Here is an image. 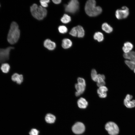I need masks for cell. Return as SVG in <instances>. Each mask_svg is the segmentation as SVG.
I'll list each match as a JSON object with an SVG mask.
<instances>
[{
    "label": "cell",
    "instance_id": "9",
    "mask_svg": "<svg viewBox=\"0 0 135 135\" xmlns=\"http://www.w3.org/2000/svg\"><path fill=\"white\" fill-rule=\"evenodd\" d=\"M44 46L48 50H53L56 46L55 43L49 39L45 40L44 43Z\"/></svg>",
    "mask_w": 135,
    "mask_h": 135
},
{
    "label": "cell",
    "instance_id": "36",
    "mask_svg": "<svg viewBox=\"0 0 135 135\" xmlns=\"http://www.w3.org/2000/svg\"></svg>",
    "mask_w": 135,
    "mask_h": 135
},
{
    "label": "cell",
    "instance_id": "24",
    "mask_svg": "<svg viewBox=\"0 0 135 135\" xmlns=\"http://www.w3.org/2000/svg\"><path fill=\"white\" fill-rule=\"evenodd\" d=\"M97 93L99 96L101 98H104L107 96L106 92L99 88L97 90Z\"/></svg>",
    "mask_w": 135,
    "mask_h": 135
},
{
    "label": "cell",
    "instance_id": "15",
    "mask_svg": "<svg viewBox=\"0 0 135 135\" xmlns=\"http://www.w3.org/2000/svg\"><path fill=\"white\" fill-rule=\"evenodd\" d=\"M72 45V41L68 38H64L62 41V46L64 49L69 48Z\"/></svg>",
    "mask_w": 135,
    "mask_h": 135
},
{
    "label": "cell",
    "instance_id": "1",
    "mask_svg": "<svg viewBox=\"0 0 135 135\" xmlns=\"http://www.w3.org/2000/svg\"><path fill=\"white\" fill-rule=\"evenodd\" d=\"M20 36V31L18 24L13 22L11 24L7 36V40L11 44L16 43Z\"/></svg>",
    "mask_w": 135,
    "mask_h": 135
},
{
    "label": "cell",
    "instance_id": "30",
    "mask_svg": "<svg viewBox=\"0 0 135 135\" xmlns=\"http://www.w3.org/2000/svg\"><path fill=\"white\" fill-rule=\"evenodd\" d=\"M78 83L86 86V84L85 80L82 78H78L77 79Z\"/></svg>",
    "mask_w": 135,
    "mask_h": 135
},
{
    "label": "cell",
    "instance_id": "31",
    "mask_svg": "<svg viewBox=\"0 0 135 135\" xmlns=\"http://www.w3.org/2000/svg\"><path fill=\"white\" fill-rule=\"evenodd\" d=\"M39 131L36 129H32L29 132L30 135H38Z\"/></svg>",
    "mask_w": 135,
    "mask_h": 135
},
{
    "label": "cell",
    "instance_id": "6",
    "mask_svg": "<svg viewBox=\"0 0 135 135\" xmlns=\"http://www.w3.org/2000/svg\"><path fill=\"white\" fill-rule=\"evenodd\" d=\"M105 128L110 135H117L119 132V129L118 126L112 122L107 123L105 125Z\"/></svg>",
    "mask_w": 135,
    "mask_h": 135
},
{
    "label": "cell",
    "instance_id": "13",
    "mask_svg": "<svg viewBox=\"0 0 135 135\" xmlns=\"http://www.w3.org/2000/svg\"><path fill=\"white\" fill-rule=\"evenodd\" d=\"M77 104L78 106L82 108H86L88 105V102L84 98H80L78 101Z\"/></svg>",
    "mask_w": 135,
    "mask_h": 135
},
{
    "label": "cell",
    "instance_id": "3",
    "mask_svg": "<svg viewBox=\"0 0 135 135\" xmlns=\"http://www.w3.org/2000/svg\"><path fill=\"white\" fill-rule=\"evenodd\" d=\"M30 11L32 16L38 20L43 19L47 14V11L45 8L35 4L30 6Z\"/></svg>",
    "mask_w": 135,
    "mask_h": 135
},
{
    "label": "cell",
    "instance_id": "2",
    "mask_svg": "<svg viewBox=\"0 0 135 135\" xmlns=\"http://www.w3.org/2000/svg\"><path fill=\"white\" fill-rule=\"evenodd\" d=\"M96 2L94 0H89L86 2L85 10L86 14L90 16H95L100 14L102 9L99 6H96Z\"/></svg>",
    "mask_w": 135,
    "mask_h": 135
},
{
    "label": "cell",
    "instance_id": "4",
    "mask_svg": "<svg viewBox=\"0 0 135 135\" xmlns=\"http://www.w3.org/2000/svg\"><path fill=\"white\" fill-rule=\"evenodd\" d=\"M129 13L128 8L126 6H123L121 8L116 10L115 15L118 19L122 20L127 18L128 16Z\"/></svg>",
    "mask_w": 135,
    "mask_h": 135
},
{
    "label": "cell",
    "instance_id": "7",
    "mask_svg": "<svg viewBox=\"0 0 135 135\" xmlns=\"http://www.w3.org/2000/svg\"><path fill=\"white\" fill-rule=\"evenodd\" d=\"M14 48L13 47L9 46L5 48H0V63L8 60L10 52Z\"/></svg>",
    "mask_w": 135,
    "mask_h": 135
},
{
    "label": "cell",
    "instance_id": "10",
    "mask_svg": "<svg viewBox=\"0 0 135 135\" xmlns=\"http://www.w3.org/2000/svg\"><path fill=\"white\" fill-rule=\"evenodd\" d=\"M11 79L12 81L16 82L18 84H20L23 82V76L22 74L15 73L12 76Z\"/></svg>",
    "mask_w": 135,
    "mask_h": 135
},
{
    "label": "cell",
    "instance_id": "29",
    "mask_svg": "<svg viewBox=\"0 0 135 135\" xmlns=\"http://www.w3.org/2000/svg\"><path fill=\"white\" fill-rule=\"evenodd\" d=\"M105 79V76L104 75L100 74H98L97 82L104 81Z\"/></svg>",
    "mask_w": 135,
    "mask_h": 135
},
{
    "label": "cell",
    "instance_id": "16",
    "mask_svg": "<svg viewBox=\"0 0 135 135\" xmlns=\"http://www.w3.org/2000/svg\"><path fill=\"white\" fill-rule=\"evenodd\" d=\"M56 119V118L55 116L50 114H47L45 118L46 122L50 124L54 123Z\"/></svg>",
    "mask_w": 135,
    "mask_h": 135
},
{
    "label": "cell",
    "instance_id": "33",
    "mask_svg": "<svg viewBox=\"0 0 135 135\" xmlns=\"http://www.w3.org/2000/svg\"><path fill=\"white\" fill-rule=\"evenodd\" d=\"M132 97L133 96L132 95L128 94L126 95L125 99L128 100H130L132 99Z\"/></svg>",
    "mask_w": 135,
    "mask_h": 135
},
{
    "label": "cell",
    "instance_id": "18",
    "mask_svg": "<svg viewBox=\"0 0 135 135\" xmlns=\"http://www.w3.org/2000/svg\"><path fill=\"white\" fill-rule=\"evenodd\" d=\"M77 34V36L78 38H82L84 35V31L82 26H78L76 27Z\"/></svg>",
    "mask_w": 135,
    "mask_h": 135
},
{
    "label": "cell",
    "instance_id": "21",
    "mask_svg": "<svg viewBox=\"0 0 135 135\" xmlns=\"http://www.w3.org/2000/svg\"><path fill=\"white\" fill-rule=\"evenodd\" d=\"M125 63L127 66L132 70H134L135 68V60H126Z\"/></svg>",
    "mask_w": 135,
    "mask_h": 135
},
{
    "label": "cell",
    "instance_id": "20",
    "mask_svg": "<svg viewBox=\"0 0 135 135\" xmlns=\"http://www.w3.org/2000/svg\"><path fill=\"white\" fill-rule=\"evenodd\" d=\"M94 40L100 42L103 41L104 39V37L102 33L98 32L95 33L94 36Z\"/></svg>",
    "mask_w": 135,
    "mask_h": 135
},
{
    "label": "cell",
    "instance_id": "25",
    "mask_svg": "<svg viewBox=\"0 0 135 135\" xmlns=\"http://www.w3.org/2000/svg\"><path fill=\"white\" fill-rule=\"evenodd\" d=\"M98 74L96 70L94 69H92L91 72V77L92 80L94 82H97Z\"/></svg>",
    "mask_w": 135,
    "mask_h": 135
},
{
    "label": "cell",
    "instance_id": "14",
    "mask_svg": "<svg viewBox=\"0 0 135 135\" xmlns=\"http://www.w3.org/2000/svg\"><path fill=\"white\" fill-rule=\"evenodd\" d=\"M123 56L127 60H135V52L131 51L126 53H124Z\"/></svg>",
    "mask_w": 135,
    "mask_h": 135
},
{
    "label": "cell",
    "instance_id": "28",
    "mask_svg": "<svg viewBox=\"0 0 135 135\" xmlns=\"http://www.w3.org/2000/svg\"><path fill=\"white\" fill-rule=\"evenodd\" d=\"M69 34L73 36H77V32L76 27H73L72 28L69 32Z\"/></svg>",
    "mask_w": 135,
    "mask_h": 135
},
{
    "label": "cell",
    "instance_id": "23",
    "mask_svg": "<svg viewBox=\"0 0 135 135\" xmlns=\"http://www.w3.org/2000/svg\"><path fill=\"white\" fill-rule=\"evenodd\" d=\"M71 17L67 14H64L61 19V21L63 23L67 24L70 21Z\"/></svg>",
    "mask_w": 135,
    "mask_h": 135
},
{
    "label": "cell",
    "instance_id": "11",
    "mask_svg": "<svg viewBox=\"0 0 135 135\" xmlns=\"http://www.w3.org/2000/svg\"><path fill=\"white\" fill-rule=\"evenodd\" d=\"M133 47L134 46L132 43L126 42L124 43L122 49L124 53H126L132 51Z\"/></svg>",
    "mask_w": 135,
    "mask_h": 135
},
{
    "label": "cell",
    "instance_id": "12",
    "mask_svg": "<svg viewBox=\"0 0 135 135\" xmlns=\"http://www.w3.org/2000/svg\"><path fill=\"white\" fill-rule=\"evenodd\" d=\"M75 86L77 91L75 93V95L76 96H80L85 90V86L82 85L78 83L75 84Z\"/></svg>",
    "mask_w": 135,
    "mask_h": 135
},
{
    "label": "cell",
    "instance_id": "22",
    "mask_svg": "<svg viewBox=\"0 0 135 135\" xmlns=\"http://www.w3.org/2000/svg\"><path fill=\"white\" fill-rule=\"evenodd\" d=\"M10 69V66L7 63L2 64L0 67V69L2 72L5 73H8L9 72Z\"/></svg>",
    "mask_w": 135,
    "mask_h": 135
},
{
    "label": "cell",
    "instance_id": "19",
    "mask_svg": "<svg viewBox=\"0 0 135 135\" xmlns=\"http://www.w3.org/2000/svg\"><path fill=\"white\" fill-rule=\"evenodd\" d=\"M124 104L125 106L128 108H133L135 106V100H128L125 99L124 100Z\"/></svg>",
    "mask_w": 135,
    "mask_h": 135
},
{
    "label": "cell",
    "instance_id": "32",
    "mask_svg": "<svg viewBox=\"0 0 135 135\" xmlns=\"http://www.w3.org/2000/svg\"><path fill=\"white\" fill-rule=\"evenodd\" d=\"M105 84V81L97 82V85L98 86L100 87L104 85Z\"/></svg>",
    "mask_w": 135,
    "mask_h": 135
},
{
    "label": "cell",
    "instance_id": "27",
    "mask_svg": "<svg viewBox=\"0 0 135 135\" xmlns=\"http://www.w3.org/2000/svg\"><path fill=\"white\" fill-rule=\"evenodd\" d=\"M49 0H41L40 1V4L44 8L48 6V4L50 2Z\"/></svg>",
    "mask_w": 135,
    "mask_h": 135
},
{
    "label": "cell",
    "instance_id": "34",
    "mask_svg": "<svg viewBox=\"0 0 135 135\" xmlns=\"http://www.w3.org/2000/svg\"><path fill=\"white\" fill-rule=\"evenodd\" d=\"M52 1L55 4H58L61 2V0H52Z\"/></svg>",
    "mask_w": 135,
    "mask_h": 135
},
{
    "label": "cell",
    "instance_id": "35",
    "mask_svg": "<svg viewBox=\"0 0 135 135\" xmlns=\"http://www.w3.org/2000/svg\"><path fill=\"white\" fill-rule=\"evenodd\" d=\"M134 70V73H135V68Z\"/></svg>",
    "mask_w": 135,
    "mask_h": 135
},
{
    "label": "cell",
    "instance_id": "26",
    "mask_svg": "<svg viewBox=\"0 0 135 135\" xmlns=\"http://www.w3.org/2000/svg\"><path fill=\"white\" fill-rule=\"evenodd\" d=\"M58 29L60 32L62 34L65 33L68 31L67 28L64 26H59L58 27Z\"/></svg>",
    "mask_w": 135,
    "mask_h": 135
},
{
    "label": "cell",
    "instance_id": "8",
    "mask_svg": "<svg viewBox=\"0 0 135 135\" xmlns=\"http://www.w3.org/2000/svg\"><path fill=\"white\" fill-rule=\"evenodd\" d=\"M85 127L82 123L78 122L76 123L72 126V130L75 134H79L83 133L84 131Z\"/></svg>",
    "mask_w": 135,
    "mask_h": 135
},
{
    "label": "cell",
    "instance_id": "5",
    "mask_svg": "<svg viewBox=\"0 0 135 135\" xmlns=\"http://www.w3.org/2000/svg\"><path fill=\"white\" fill-rule=\"evenodd\" d=\"M65 10L68 13H74L78 9L79 3L76 0H72L70 1L68 4L65 6Z\"/></svg>",
    "mask_w": 135,
    "mask_h": 135
},
{
    "label": "cell",
    "instance_id": "17",
    "mask_svg": "<svg viewBox=\"0 0 135 135\" xmlns=\"http://www.w3.org/2000/svg\"><path fill=\"white\" fill-rule=\"evenodd\" d=\"M102 28L104 31L108 33H111L113 30L112 27L107 23H104L102 24Z\"/></svg>",
    "mask_w": 135,
    "mask_h": 135
}]
</instances>
